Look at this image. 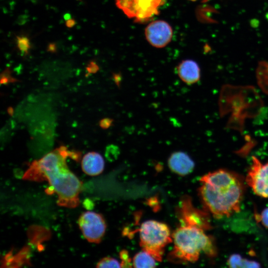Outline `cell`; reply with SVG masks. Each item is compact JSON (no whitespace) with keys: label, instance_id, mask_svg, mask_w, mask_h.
Returning a JSON list of instances; mask_svg holds the SVG:
<instances>
[{"label":"cell","instance_id":"cell-1","mask_svg":"<svg viewBox=\"0 0 268 268\" xmlns=\"http://www.w3.org/2000/svg\"><path fill=\"white\" fill-rule=\"evenodd\" d=\"M71 151L62 146L38 160L33 161L24 173L22 179L29 181H47L50 186L48 193L57 194V204L75 208L79 204V195L83 183L68 168L66 159Z\"/></svg>","mask_w":268,"mask_h":268},{"label":"cell","instance_id":"cell-10","mask_svg":"<svg viewBox=\"0 0 268 268\" xmlns=\"http://www.w3.org/2000/svg\"><path fill=\"white\" fill-rule=\"evenodd\" d=\"M170 169L180 176H186L194 169L195 163L185 152L178 151L172 153L168 159Z\"/></svg>","mask_w":268,"mask_h":268},{"label":"cell","instance_id":"cell-19","mask_svg":"<svg viewBox=\"0 0 268 268\" xmlns=\"http://www.w3.org/2000/svg\"><path fill=\"white\" fill-rule=\"evenodd\" d=\"M259 221L266 228H268V207L265 208L258 216Z\"/></svg>","mask_w":268,"mask_h":268},{"label":"cell","instance_id":"cell-14","mask_svg":"<svg viewBox=\"0 0 268 268\" xmlns=\"http://www.w3.org/2000/svg\"><path fill=\"white\" fill-rule=\"evenodd\" d=\"M227 264L231 268H259L261 267L260 264L257 262L245 259L239 254H236L229 257Z\"/></svg>","mask_w":268,"mask_h":268},{"label":"cell","instance_id":"cell-13","mask_svg":"<svg viewBox=\"0 0 268 268\" xmlns=\"http://www.w3.org/2000/svg\"><path fill=\"white\" fill-rule=\"evenodd\" d=\"M156 261L150 254L142 250L135 255L132 262L134 268H154Z\"/></svg>","mask_w":268,"mask_h":268},{"label":"cell","instance_id":"cell-7","mask_svg":"<svg viewBox=\"0 0 268 268\" xmlns=\"http://www.w3.org/2000/svg\"><path fill=\"white\" fill-rule=\"evenodd\" d=\"M245 182L256 195L268 198V161L263 163L253 156Z\"/></svg>","mask_w":268,"mask_h":268},{"label":"cell","instance_id":"cell-17","mask_svg":"<svg viewBox=\"0 0 268 268\" xmlns=\"http://www.w3.org/2000/svg\"><path fill=\"white\" fill-rule=\"evenodd\" d=\"M121 260V268H131L133 262L130 257L128 252L126 250H122L119 254Z\"/></svg>","mask_w":268,"mask_h":268},{"label":"cell","instance_id":"cell-2","mask_svg":"<svg viewBox=\"0 0 268 268\" xmlns=\"http://www.w3.org/2000/svg\"><path fill=\"white\" fill-rule=\"evenodd\" d=\"M200 182L199 196L205 208L214 217H229L240 210L245 190L240 175L219 169L203 175Z\"/></svg>","mask_w":268,"mask_h":268},{"label":"cell","instance_id":"cell-4","mask_svg":"<svg viewBox=\"0 0 268 268\" xmlns=\"http://www.w3.org/2000/svg\"><path fill=\"white\" fill-rule=\"evenodd\" d=\"M139 244L142 250L161 262L165 247L173 241L170 230L166 224L154 220L143 222L140 225Z\"/></svg>","mask_w":268,"mask_h":268},{"label":"cell","instance_id":"cell-18","mask_svg":"<svg viewBox=\"0 0 268 268\" xmlns=\"http://www.w3.org/2000/svg\"><path fill=\"white\" fill-rule=\"evenodd\" d=\"M17 41L19 50L24 53H27L30 47L28 38L25 37H19L17 38Z\"/></svg>","mask_w":268,"mask_h":268},{"label":"cell","instance_id":"cell-20","mask_svg":"<svg viewBox=\"0 0 268 268\" xmlns=\"http://www.w3.org/2000/svg\"><path fill=\"white\" fill-rule=\"evenodd\" d=\"M106 153L108 156H110L111 154L114 158L117 157L119 154V148L115 145H110L107 147Z\"/></svg>","mask_w":268,"mask_h":268},{"label":"cell","instance_id":"cell-15","mask_svg":"<svg viewBox=\"0 0 268 268\" xmlns=\"http://www.w3.org/2000/svg\"><path fill=\"white\" fill-rule=\"evenodd\" d=\"M258 83L262 90L268 94V65H260L257 72Z\"/></svg>","mask_w":268,"mask_h":268},{"label":"cell","instance_id":"cell-5","mask_svg":"<svg viewBox=\"0 0 268 268\" xmlns=\"http://www.w3.org/2000/svg\"><path fill=\"white\" fill-rule=\"evenodd\" d=\"M78 224L84 237L88 242L96 244L102 241L107 227L105 219L101 214L90 211L80 215Z\"/></svg>","mask_w":268,"mask_h":268},{"label":"cell","instance_id":"cell-11","mask_svg":"<svg viewBox=\"0 0 268 268\" xmlns=\"http://www.w3.org/2000/svg\"><path fill=\"white\" fill-rule=\"evenodd\" d=\"M177 71L180 79L188 84L196 83L201 78L200 67L197 62L192 60L181 62L177 67Z\"/></svg>","mask_w":268,"mask_h":268},{"label":"cell","instance_id":"cell-24","mask_svg":"<svg viewBox=\"0 0 268 268\" xmlns=\"http://www.w3.org/2000/svg\"><path fill=\"white\" fill-rule=\"evenodd\" d=\"M192 0V1H195V0Z\"/></svg>","mask_w":268,"mask_h":268},{"label":"cell","instance_id":"cell-8","mask_svg":"<svg viewBox=\"0 0 268 268\" xmlns=\"http://www.w3.org/2000/svg\"><path fill=\"white\" fill-rule=\"evenodd\" d=\"M178 216L182 225L196 226L204 230L210 228L207 214L194 207L189 197L183 198L178 209Z\"/></svg>","mask_w":268,"mask_h":268},{"label":"cell","instance_id":"cell-9","mask_svg":"<svg viewBox=\"0 0 268 268\" xmlns=\"http://www.w3.org/2000/svg\"><path fill=\"white\" fill-rule=\"evenodd\" d=\"M145 34L147 40L152 46L162 48L170 42L173 31L167 22L157 20L148 25L145 30Z\"/></svg>","mask_w":268,"mask_h":268},{"label":"cell","instance_id":"cell-21","mask_svg":"<svg viewBox=\"0 0 268 268\" xmlns=\"http://www.w3.org/2000/svg\"><path fill=\"white\" fill-rule=\"evenodd\" d=\"M113 120L110 118H104L100 121V126L104 129L109 128L112 125Z\"/></svg>","mask_w":268,"mask_h":268},{"label":"cell","instance_id":"cell-12","mask_svg":"<svg viewBox=\"0 0 268 268\" xmlns=\"http://www.w3.org/2000/svg\"><path fill=\"white\" fill-rule=\"evenodd\" d=\"M104 161L102 156L96 152H88L81 161L83 171L87 175L94 176L101 174L104 168Z\"/></svg>","mask_w":268,"mask_h":268},{"label":"cell","instance_id":"cell-6","mask_svg":"<svg viewBox=\"0 0 268 268\" xmlns=\"http://www.w3.org/2000/svg\"><path fill=\"white\" fill-rule=\"evenodd\" d=\"M163 0H116L117 6L129 17L147 19L158 12Z\"/></svg>","mask_w":268,"mask_h":268},{"label":"cell","instance_id":"cell-16","mask_svg":"<svg viewBox=\"0 0 268 268\" xmlns=\"http://www.w3.org/2000/svg\"><path fill=\"white\" fill-rule=\"evenodd\" d=\"M96 268H121V263L113 258L106 257L97 263Z\"/></svg>","mask_w":268,"mask_h":268},{"label":"cell","instance_id":"cell-22","mask_svg":"<svg viewBox=\"0 0 268 268\" xmlns=\"http://www.w3.org/2000/svg\"><path fill=\"white\" fill-rule=\"evenodd\" d=\"M98 70V67L95 64L91 63L87 68V70L90 72H95Z\"/></svg>","mask_w":268,"mask_h":268},{"label":"cell","instance_id":"cell-23","mask_svg":"<svg viewBox=\"0 0 268 268\" xmlns=\"http://www.w3.org/2000/svg\"><path fill=\"white\" fill-rule=\"evenodd\" d=\"M74 24V21L72 20H69L67 21V25L68 26H71Z\"/></svg>","mask_w":268,"mask_h":268},{"label":"cell","instance_id":"cell-3","mask_svg":"<svg viewBox=\"0 0 268 268\" xmlns=\"http://www.w3.org/2000/svg\"><path fill=\"white\" fill-rule=\"evenodd\" d=\"M172 237L174 247L169 255L170 260L195 263L202 252L210 257L217 255L213 239L201 228L181 225L173 233Z\"/></svg>","mask_w":268,"mask_h":268}]
</instances>
